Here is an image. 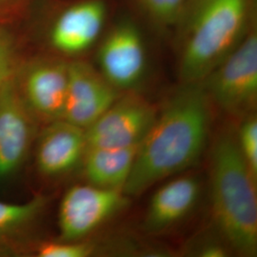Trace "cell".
Here are the masks:
<instances>
[{"label": "cell", "instance_id": "obj_1", "mask_svg": "<svg viewBox=\"0 0 257 257\" xmlns=\"http://www.w3.org/2000/svg\"><path fill=\"white\" fill-rule=\"evenodd\" d=\"M211 105L201 83L181 84L139 144L126 196H138L198 161L211 131Z\"/></svg>", "mask_w": 257, "mask_h": 257}, {"label": "cell", "instance_id": "obj_2", "mask_svg": "<svg viewBox=\"0 0 257 257\" xmlns=\"http://www.w3.org/2000/svg\"><path fill=\"white\" fill-rule=\"evenodd\" d=\"M176 24L180 82L201 83L256 27V0H187Z\"/></svg>", "mask_w": 257, "mask_h": 257}, {"label": "cell", "instance_id": "obj_3", "mask_svg": "<svg viewBox=\"0 0 257 257\" xmlns=\"http://www.w3.org/2000/svg\"><path fill=\"white\" fill-rule=\"evenodd\" d=\"M256 181L241 155L235 128H223L211 148L212 214L223 241L243 256L256 255Z\"/></svg>", "mask_w": 257, "mask_h": 257}, {"label": "cell", "instance_id": "obj_4", "mask_svg": "<svg viewBox=\"0 0 257 257\" xmlns=\"http://www.w3.org/2000/svg\"><path fill=\"white\" fill-rule=\"evenodd\" d=\"M211 104L232 116L252 113L257 101V29L202 82Z\"/></svg>", "mask_w": 257, "mask_h": 257}, {"label": "cell", "instance_id": "obj_5", "mask_svg": "<svg viewBox=\"0 0 257 257\" xmlns=\"http://www.w3.org/2000/svg\"><path fill=\"white\" fill-rule=\"evenodd\" d=\"M127 200V196L120 190L105 189L90 183L72 187L65 193L59 207L61 240H81L124 208Z\"/></svg>", "mask_w": 257, "mask_h": 257}, {"label": "cell", "instance_id": "obj_6", "mask_svg": "<svg viewBox=\"0 0 257 257\" xmlns=\"http://www.w3.org/2000/svg\"><path fill=\"white\" fill-rule=\"evenodd\" d=\"M157 110L136 94L119 96L85 130L87 148L138 146L154 124Z\"/></svg>", "mask_w": 257, "mask_h": 257}, {"label": "cell", "instance_id": "obj_7", "mask_svg": "<svg viewBox=\"0 0 257 257\" xmlns=\"http://www.w3.org/2000/svg\"><path fill=\"white\" fill-rule=\"evenodd\" d=\"M100 74L118 91L132 90L146 68L144 39L138 26L123 20L110 30L98 51Z\"/></svg>", "mask_w": 257, "mask_h": 257}, {"label": "cell", "instance_id": "obj_8", "mask_svg": "<svg viewBox=\"0 0 257 257\" xmlns=\"http://www.w3.org/2000/svg\"><path fill=\"white\" fill-rule=\"evenodd\" d=\"M69 63L41 59L28 66L17 87L37 121L62 119L68 90Z\"/></svg>", "mask_w": 257, "mask_h": 257}, {"label": "cell", "instance_id": "obj_9", "mask_svg": "<svg viewBox=\"0 0 257 257\" xmlns=\"http://www.w3.org/2000/svg\"><path fill=\"white\" fill-rule=\"evenodd\" d=\"M36 122L13 79L0 91V179L16 173L26 159Z\"/></svg>", "mask_w": 257, "mask_h": 257}, {"label": "cell", "instance_id": "obj_10", "mask_svg": "<svg viewBox=\"0 0 257 257\" xmlns=\"http://www.w3.org/2000/svg\"><path fill=\"white\" fill-rule=\"evenodd\" d=\"M118 92L92 66L71 62L62 119L86 130L119 97Z\"/></svg>", "mask_w": 257, "mask_h": 257}, {"label": "cell", "instance_id": "obj_11", "mask_svg": "<svg viewBox=\"0 0 257 257\" xmlns=\"http://www.w3.org/2000/svg\"><path fill=\"white\" fill-rule=\"evenodd\" d=\"M48 124L37 144V170L46 176L64 175L82 162L87 149L86 133L64 119Z\"/></svg>", "mask_w": 257, "mask_h": 257}, {"label": "cell", "instance_id": "obj_12", "mask_svg": "<svg viewBox=\"0 0 257 257\" xmlns=\"http://www.w3.org/2000/svg\"><path fill=\"white\" fill-rule=\"evenodd\" d=\"M107 6L103 0H86L64 11L56 19L51 41L56 50L76 55L96 41L104 27Z\"/></svg>", "mask_w": 257, "mask_h": 257}, {"label": "cell", "instance_id": "obj_13", "mask_svg": "<svg viewBox=\"0 0 257 257\" xmlns=\"http://www.w3.org/2000/svg\"><path fill=\"white\" fill-rule=\"evenodd\" d=\"M200 193V182L193 175L180 176L161 186L149 203L145 230L160 232L183 220L193 211Z\"/></svg>", "mask_w": 257, "mask_h": 257}, {"label": "cell", "instance_id": "obj_14", "mask_svg": "<svg viewBox=\"0 0 257 257\" xmlns=\"http://www.w3.org/2000/svg\"><path fill=\"white\" fill-rule=\"evenodd\" d=\"M138 147L87 148L81 162L86 179L94 186L123 192Z\"/></svg>", "mask_w": 257, "mask_h": 257}, {"label": "cell", "instance_id": "obj_15", "mask_svg": "<svg viewBox=\"0 0 257 257\" xmlns=\"http://www.w3.org/2000/svg\"><path fill=\"white\" fill-rule=\"evenodd\" d=\"M47 198L37 195L24 203L0 200V250L20 238L37 220L46 206Z\"/></svg>", "mask_w": 257, "mask_h": 257}, {"label": "cell", "instance_id": "obj_16", "mask_svg": "<svg viewBox=\"0 0 257 257\" xmlns=\"http://www.w3.org/2000/svg\"><path fill=\"white\" fill-rule=\"evenodd\" d=\"M236 131L239 150L248 169L257 179V119L256 115L249 113L242 118Z\"/></svg>", "mask_w": 257, "mask_h": 257}, {"label": "cell", "instance_id": "obj_17", "mask_svg": "<svg viewBox=\"0 0 257 257\" xmlns=\"http://www.w3.org/2000/svg\"><path fill=\"white\" fill-rule=\"evenodd\" d=\"M139 5L156 22L170 26L176 24L187 0H138Z\"/></svg>", "mask_w": 257, "mask_h": 257}, {"label": "cell", "instance_id": "obj_18", "mask_svg": "<svg viewBox=\"0 0 257 257\" xmlns=\"http://www.w3.org/2000/svg\"><path fill=\"white\" fill-rule=\"evenodd\" d=\"M93 252L94 246L81 240L45 242L40 244L37 249L39 257H88Z\"/></svg>", "mask_w": 257, "mask_h": 257}, {"label": "cell", "instance_id": "obj_19", "mask_svg": "<svg viewBox=\"0 0 257 257\" xmlns=\"http://www.w3.org/2000/svg\"><path fill=\"white\" fill-rule=\"evenodd\" d=\"M15 58L8 40L0 35V91L14 79Z\"/></svg>", "mask_w": 257, "mask_h": 257}, {"label": "cell", "instance_id": "obj_20", "mask_svg": "<svg viewBox=\"0 0 257 257\" xmlns=\"http://www.w3.org/2000/svg\"><path fill=\"white\" fill-rule=\"evenodd\" d=\"M227 253L226 248L218 243H206L199 250V255L205 257H222Z\"/></svg>", "mask_w": 257, "mask_h": 257}]
</instances>
